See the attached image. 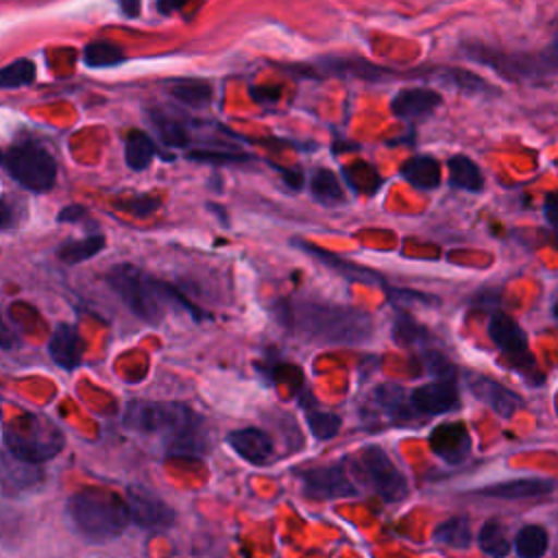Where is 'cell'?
I'll use <instances>...</instances> for the list:
<instances>
[{
    "instance_id": "cell-1",
    "label": "cell",
    "mask_w": 558,
    "mask_h": 558,
    "mask_svg": "<svg viewBox=\"0 0 558 558\" xmlns=\"http://www.w3.org/2000/svg\"><path fill=\"white\" fill-rule=\"evenodd\" d=\"M122 425L140 434L161 436L170 458H203L207 451L205 418L179 401L133 399L124 408Z\"/></svg>"
},
{
    "instance_id": "cell-2",
    "label": "cell",
    "mask_w": 558,
    "mask_h": 558,
    "mask_svg": "<svg viewBox=\"0 0 558 558\" xmlns=\"http://www.w3.org/2000/svg\"><path fill=\"white\" fill-rule=\"evenodd\" d=\"M281 320L292 333L314 344H362L371 340L375 329L371 314L364 310L312 299L283 303Z\"/></svg>"
},
{
    "instance_id": "cell-3",
    "label": "cell",
    "mask_w": 558,
    "mask_h": 558,
    "mask_svg": "<svg viewBox=\"0 0 558 558\" xmlns=\"http://www.w3.org/2000/svg\"><path fill=\"white\" fill-rule=\"evenodd\" d=\"M107 286L118 294L129 310L148 325H157L163 320L168 305H181L192 312L194 318H201V310L190 303L174 286L150 277L146 270L133 264H116L105 272Z\"/></svg>"
},
{
    "instance_id": "cell-4",
    "label": "cell",
    "mask_w": 558,
    "mask_h": 558,
    "mask_svg": "<svg viewBox=\"0 0 558 558\" xmlns=\"http://www.w3.org/2000/svg\"><path fill=\"white\" fill-rule=\"evenodd\" d=\"M65 514L72 527L92 543H107L120 536L131 523L129 501L105 488H83L70 495Z\"/></svg>"
},
{
    "instance_id": "cell-5",
    "label": "cell",
    "mask_w": 558,
    "mask_h": 558,
    "mask_svg": "<svg viewBox=\"0 0 558 558\" xmlns=\"http://www.w3.org/2000/svg\"><path fill=\"white\" fill-rule=\"evenodd\" d=\"M2 442L20 460L41 464L63 449L61 429L41 414H24L2 425Z\"/></svg>"
},
{
    "instance_id": "cell-6",
    "label": "cell",
    "mask_w": 558,
    "mask_h": 558,
    "mask_svg": "<svg viewBox=\"0 0 558 558\" xmlns=\"http://www.w3.org/2000/svg\"><path fill=\"white\" fill-rule=\"evenodd\" d=\"M2 168L28 192L44 194L57 181V159L37 140H22L2 153Z\"/></svg>"
},
{
    "instance_id": "cell-7",
    "label": "cell",
    "mask_w": 558,
    "mask_h": 558,
    "mask_svg": "<svg viewBox=\"0 0 558 558\" xmlns=\"http://www.w3.org/2000/svg\"><path fill=\"white\" fill-rule=\"evenodd\" d=\"M349 466L353 471V477L360 480L375 495H379L386 504H397L408 497L405 475L395 466V462L379 445L362 447L349 460Z\"/></svg>"
},
{
    "instance_id": "cell-8",
    "label": "cell",
    "mask_w": 558,
    "mask_h": 558,
    "mask_svg": "<svg viewBox=\"0 0 558 558\" xmlns=\"http://www.w3.org/2000/svg\"><path fill=\"white\" fill-rule=\"evenodd\" d=\"M294 475L301 484V490L314 499H340L357 493L355 477L347 458L333 464L301 469Z\"/></svg>"
},
{
    "instance_id": "cell-9",
    "label": "cell",
    "mask_w": 558,
    "mask_h": 558,
    "mask_svg": "<svg viewBox=\"0 0 558 558\" xmlns=\"http://www.w3.org/2000/svg\"><path fill=\"white\" fill-rule=\"evenodd\" d=\"M488 336L501 351V355L510 362L512 368L521 371L525 377H534L536 381L543 379L541 373H536L534 357L527 349V338L517 320H512L508 314H493L488 320Z\"/></svg>"
},
{
    "instance_id": "cell-10",
    "label": "cell",
    "mask_w": 558,
    "mask_h": 558,
    "mask_svg": "<svg viewBox=\"0 0 558 558\" xmlns=\"http://www.w3.org/2000/svg\"><path fill=\"white\" fill-rule=\"evenodd\" d=\"M410 401H412L416 414H423V416H434V414H445V412L456 410L460 405L456 377L453 375H436V379L414 388L410 392Z\"/></svg>"
},
{
    "instance_id": "cell-11",
    "label": "cell",
    "mask_w": 558,
    "mask_h": 558,
    "mask_svg": "<svg viewBox=\"0 0 558 558\" xmlns=\"http://www.w3.org/2000/svg\"><path fill=\"white\" fill-rule=\"evenodd\" d=\"M126 501L131 510V521L146 530H166L174 525V510L168 508L157 495L142 486H131L126 490Z\"/></svg>"
},
{
    "instance_id": "cell-12",
    "label": "cell",
    "mask_w": 558,
    "mask_h": 558,
    "mask_svg": "<svg viewBox=\"0 0 558 558\" xmlns=\"http://www.w3.org/2000/svg\"><path fill=\"white\" fill-rule=\"evenodd\" d=\"M429 447L445 462L458 464L471 453V434L464 423H440L429 432Z\"/></svg>"
},
{
    "instance_id": "cell-13",
    "label": "cell",
    "mask_w": 558,
    "mask_h": 558,
    "mask_svg": "<svg viewBox=\"0 0 558 558\" xmlns=\"http://www.w3.org/2000/svg\"><path fill=\"white\" fill-rule=\"evenodd\" d=\"M469 390L484 401L493 412H497L501 418H510L519 408H521V399L519 395H514L510 388H506L504 384L486 377V375H469Z\"/></svg>"
},
{
    "instance_id": "cell-14",
    "label": "cell",
    "mask_w": 558,
    "mask_h": 558,
    "mask_svg": "<svg viewBox=\"0 0 558 558\" xmlns=\"http://www.w3.org/2000/svg\"><path fill=\"white\" fill-rule=\"evenodd\" d=\"M229 447L248 464H266L275 456L272 438L259 427H242L227 434Z\"/></svg>"
},
{
    "instance_id": "cell-15",
    "label": "cell",
    "mask_w": 558,
    "mask_h": 558,
    "mask_svg": "<svg viewBox=\"0 0 558 558\" xmlns=\"http://www.w3.org/2000/svg\"><path fill=\"white\" fill-rule=\"evenodd\" d=\"M442 102V96L429 87H408L395 94L390 100V111L401 120H418L436 111Z\"/></svg>"
},
{
    "instance_id": "cell-16",
    "label": "cell",
    "mask_w": 558,
    "mask_h": 558,
    "mask_svg": "<svg viewBox=\"0 0 558 558\" xmlns=\"http://www.w3.org/2000/svg\"><path fill=\"white\" fill-rule=\"evenodd\" d=\"M368 403L377 410L379 416H386V418H390L397 425L405 423L416 412L412 401H410V395H405V390L399 384H392V381L379 384L371 392Z\"/></svg>"
},
{
    "instance_id": "cell-17",
    "label": "cell",
    "mask_w": 558,
    "mask_h": 558,
    "mask_svg": "<svg viewBox=\"0 0 558 558\" xmlns=\"http://www.w3.org/2000/svg\"><path fill=\"white\" fill-rule=\"evenodd\" d=\"M48 355L63 371H74L81 364L83 344H81V336L74 325L59 323L54 327V331L50 333V340H48Z\"/></svg>"
},
{
    "instance_id": "cell-18",
    "label": "cell",
    "mask_w": 558,
    "mask_h": 558,
    "mask_svg": "<svg viewBox=\"0 0 558 558\" xmlns=\"http://www.w3.org/2000/svg\"><path fill=\"white\" fill-rule=\"evenodd\" d=\"M554 486L556 482L547 477H519V480H508V482L477 488L475 493L484 497H497V499H530V497H541L551 493Z\"/></svg>"
},
{
    "instance_id": "cell-19",
    "label": "cell",
    "mask_w": 558,
    "mask_h": 558,
    "mask_svg": "<svg viewBox=\"0 0 558 558\" xmlns=\"http://www.w3.org/2000/svg\"><path fill=\"white\" fill-rule=\"evenodd\" d=\"M425 78H432L440 85H447L451 89H458L469 96H488L495 94V87L486 83L482 76L462 70V68H432L429 72H423Z\"/></svg>"
},
{
    "instance_id": "cell-20",
    "label": "cell",
    "mask_w": 558,
    "mask_h": 558,
    "mask_svg": "<svg viewBox=\"0 0 558 558\" xmlns=\"http://www.w3.org/2000/svg\"><path fill=\"white\" fill-rule=\"evenodd\" d=\"M294 244H299L305 253H310L312 257H316L320 264L329 266L331 270H336V272H340V275L353 279V281H373V283H381V286H384V281H379L381 277H379L377 272L368 270V268H362V266H357V264H353V262H347V259H342V257H338V255H333V253H329V251H325V248H320V246H314V244H310V242H303V240H294Z\"/></svg>"
},
{
    "instance_id": "cell-21",
    "label": "cell",
    "mask_w": 558,
    "mask_h": 558,
    "mask_svg": "<svg viewBox=\"0 0 558 558\" xmlns=\"http://www.w3.org/2000/svg\"><path fill=\"white\" fill-rule=\"evenodd\" d=\"M320 70L325 74H338V76H353V78H362V81H381L390 74V70L386 68H379L371 61H364V59H338V57H331V59H323L318 61Z\"/></svg>"
},
{
    "instance_id": "cell-22",
    "label": "cell",
    "mask_w": 558,
    "mask_h": 558,
    "mask_svg": "<svg viewBox=\"0 0 558 558\" xmlns=\"http://www.w3.org/2000/svg\"><path fill=\"white\" fill-rule=\"evenodd\" d=\"M41 480V471L37 469L35 462H26L15 458L13 453H9L4 449L2 453V486L4 493H9V488H33L37 482Z\"/></svg>"
},
{
    "instance_id": "cell-23",
    "label": "cell",
    "mask_w": 558,
    "mask_h": 558,
    "mask_svg": "<svg viewBox=\"0 0 558 558\" xmlns=\"http://www.w3.org/2000/svg\"><path fill=\"white\" fill-rule=\"evenodd\" d=\"M401 177L418 190H434L440 185V163L432 155H416L401 166Z\"/></svg>"
},
{
    "instance_id": "cell-24",
    "label": "cell",
    "mask_w": 558,
    "mask_h": 558,
    "mask_svg": "<svg viewBox=\"0 0 558 558\" xmlns=\"http://www.w3.org/2000/svg\"><path fill=\"white\" fill-rule=\"evenodd\" d=\"M150 120H153V126H155L159 140L163 144H168V146L183 148L192 140L190 137V129L185 124L187 120L179 118L177 113H170V111H163V109H153L150 111Z\"/></svg>"
},
{
    "instance_id": "cell-25",
    "label": "cell",
    "mask_w": 558,
    "mask_h": 558,
    "mask_svg": "<svg viewBox=\"0 0 558 558\" xmlns=\"http://www.w3.org/2000/svg\"><path fill=\"white\" fill-rule=\"evenodd\" d=\"M157 153H159V148H157L155 140L148 133H144L140 129H133V131L126 133V137H124V159H126V166L131 170H146Z\"/></svg>"
},
{
    "instance_id": "cell-26",
    "label": "cell",
    "mask_w": 558,
    "mask_h": 558,
    "mask_svg": "<svg viewBox=\"0 0 558 558\" xmlns=\"http://www.w3.org/2000/svg\"><path fill=\"white\" fill-rule=\"evenodd\" d=\"M168 94L187 107H205L211 100V85L203 78H172L168 81Z\"/></svg>"
},
{
    "instance_id": "cell-27",
    "label": "cell",
    "mask_w": 558,
    "mask_h": 558,
    "mask_svg": "<svg viewBox=\"0 0 558 558\" xmlns=\"http://www.w3.org/2000/svg\"><path fill=\"white\" fill-rule=\"evenodd\" d=\"M449 168V183L466 190V192H480L484 187V174L477 168V163L466 155H453L447 161Z\"/></svg>"
},
{
    "instance_id": "cell-28",
    "label": "cell",
    "mask_w": 558,
    "mask_h": 558,
    "mask_svg": "<svg viewBox=\"0 0 558 558\" xmlns=\"http://www.w3.org/2000/svg\"><path fill=\"white\" fill-rule=\"evenodd\" d=\"M105 246H107V240L102 233H89L78 240H65L57 248V257L65 264H81V262H87L89 257L98 255Z\"/></svg>"
},
{
    "instance_id": "cell-29",
    "label": "cell",
    "mask_w": 558,
    "mask_h": 558,
    "mask_svg": "<svg viewBox=\"0 0 558 558\" xmlns=\"http://www.w3.org/2000/svg\"><path fill=\"white\" fill-rule=\"evenodd\" d=\"M310 187H312V196L325 207H336V205H342L347 201L338 177L327 168L314 170Z\"/></svg>"
},
{
    "instance_id": "cell-30",
    "label": "cell",
    "mask_w": 558,
    "mask_h": 558,
    "mask_svg": "<svg viewBox=\"0 0 558 558\" xmlns=\"http://www.w3.org/2000/svg\"><path fill=\"white\" fill-rule=\"evenodd\" d=\"M301 405H303V412H305V418H307V427L318 440H329L340 432L342 421H340L338 414L318 410L312 399H301Z\"/></svg>"
},
{
    "instance_id": "cell-31",
    "label": "cell",
    "mask_w": 558,
    "mask_h": 558,
    "mask_svg": "<svg viewBox=\"0 0 558 558\" xmlns=\"http://www.w3.org/2000/svg\"><path fill=\"white\" fill-rule=\"evenodd\" d=\"M392 336L397 340V344L408 347V349H416V351H427V342H429V333L423 325H418L416 320H412L408 314H397L395 327H392Z\"/></svg>"
},
{
    "instance_id": "cell-32",
    "label": "cell",
    "mask_w": 558,
    "mask_h": 558,
    "mask_svg": "<svg viewBox=\"0 0 558 558\" xmlns=\"http://www.w3.org/2000/svg\"><path fill=\"white\" fill-rule=\"evenodd\" d=\"M434 541L447 547L466 549L471 545V525L466 517H451L434 530Z\"/></svg>"
},
{
    "instance_id": "cell-33",
    "label": "cell",
    "mask_w": 558,
    "mask_h": 558,
    "mask_svg": "<svg viewBox=\"0 0 558 558\" xmlns=\"http://www.w3.org/2000/svg\"><path fill=\"white\" fill-rule=\"evenodd\" d=\"M126 59L124 50L111 41H92L83 50V63L87 68H113Z\"/></svg>"
},
{
    "instance_id": "cell-34",
    "label": "cell",
    "mask_w": 558,
    "mask_h": 558,
    "mask_svg": "<svg viewBox=\"0 0 558 558\" xmlns=\"http://www.w3.org/2000/svg\"><path fill=\"white\" fill-rule=\"evenodd\" d=\"M547 530L541 525H523L514 536V551L521 558H538L547 551Z\"/></svg>"
},
{
    "instance_id": "cell-35",
    "label": "cell",
    "mask_w": 558,
    "mask_h": 558,
    "mask_svg": "<svg viewBox=\"0 0 558 558\" xmlns=\"http://www.w3.org/2000/svg\"><path fill=\"white\" fill-rule=\"evenodd\" d=\"M477 545L484 554L488 556H495V558H501V556H508L510 554V541L506 536V530L499 521L490 519L482 525L480 534H477Z\"/></svg>"
},
{
    "instance_id": "cell-36",
    "label": "cell",
    "mask_w": 558,
    "mask_h": 558,
    "mask_svg": "<svg viewBox=\"0 0 558 558\" xmlns=\"http://www.w3.org/2000/svg\"><path fill=\"white\" fill-rule=\"evenodd\" d=\"M342 172H344L347 183H349L355 192H362V194H375V190L381 185V177L377 174V170H375L371 163L357 161V163L344 166V168H342Z\"/></svg>"
},
{
    "instance_id": "cell-37",
    "label": "cell",
    "mask_w": 558,
    "mask_h": 558,
    "mask_svg": "<svg viewBox=\"0 0 558 558\" xmlns=\"http://www.w3.org/2000/svg\"><path fill=\"white\" fill-rule=\"evenodd\" d=\"M35 81V63L31 59H15L0 70V87L15 89Z\"/></svg>"
},
{
    "instance_id": "cell-38",
    "label": "cell",
    "mask_w": 558,
    "mask_h": 558,
    "mask_svg": "<svg viewBox=\"0 0 558 558\" xmlns=\"http://www.w3.org/2000/svg\"><path fill=\"white\" fill-rule=\"evenodd\" d=\"M194 161H203V163H211V166H225V163H242V161H251L253 155L248 153H240V150H231V148H194L187 155Z\"/></svg>"
},
{
    "instance_id": "cell-39",
    "label": "cell",
    "mask_w": 558,
    "mask_h": 558,
    "mask_svg": "<svg viewBox=\"0 0 558 558\" xmlns=\"http://www.w3.org/2000/svg\"><path fill=\"white\" fill-rule=\"evenodd\" d=\"M124 207H129V211H135V214H146V211H153L157 205H159V201L157 198H153V196H137V198H133V201H126V203H122Z\"/></svg>"
},
{
    "instance_id": "cell-40",
    "label": "cell",
    "mask_w": 558,
    "mask_h": 558,
    "mask_svg": "<svg viewBox=\"0 0 558 558\" xmlns=\"http://www.w3.org/2000/svg\"><path fill=\"white\" fill-rule=\"evenodd\" d=\"M545 218L549 220V225L556 231V242H558V192L547 194L545 198Z\"/></svg>"
},
{
    "instance_id": "cell-41",
    "label": "cell",
    "mask_w": 558,
    "mask_h": 558,
    "mask_svg": "<svg viewBox=\"0 0 558 558\" xmlns=\"http://www.w3.org/2000/svg\"><path fill=\"white\" fill-rule=\"evenodd\" d=\"M277 170L281 172V179H283V183H286L290 190L299 192V190L303 187V174H301L299 168H277Z\"/></svg>"
},
{
    "instance_id": "cell-42",
    "label": "cell",
    "mask_w": 558,
    "mask_h": 558,
    "mask_svg": "<svg viewBox=\"0 0 558 558\" xmlns=\"http://www.w3.org/2000/svg\"><path fill=\"white\" fill-rule=\"evenodd\" d=\"M85 216H87V209H85V207H81V205H68V207H63V209L59 211L57 220H59V222H76V220H81V218H85Z\"/></svg>"
},
{
    "instance_id": "cell-43",
    "label": "cell",
    "mask_w": 558,
    "mask_h": 558,
    "mask_svg": "<svg viewBox=\"0 0 558 558\" xmlns=\"http://www.w3.org/2000/svg\"><path fill=\"white\" fill-rule=\"evenodd\" d=\"M545 54H547V61H549L551 72L556 74V72H558V31L554 33L551 41L545 46Z\"/></svg>"
},
{
    "instance_id": "cell-44",
    "label": "cell",
    "mask_w": 558,
    "mask_h": 558,
    "mask_svg": "<svg viewBox=\"0 0 558 558\" xmlns=\"http://www.w3.org/2000/svg\"><path fill=\"white\" fill-rule=\"evenodd\" d=\"M116 2H118L120 13H124L126 17H135V15H140L142 0H116Z\"/></svg>"
},
{
    "instance_id": "cell-45",
    "label": "cell",
    "mask_w": 558,
    "mask_h": 558,
    "mask_svg": "<svg viewBox=\"0 0 558 558\" xmlns=\"http://www.w3.org/2000/svg\"><path fill=\"white\" fill-rule=\"evenodd\" d=\"M185 2H187V0H155V7H157V11H159V13L170 15V13L179 11Z\"/></svg>"
},
{
    "instance_id": "cell-46",
    "label": "cell",
    "mask_w": 558,
    "mask_h": 558,
    "mask_svg": "<svg viewBox=\"0 0 558 558\" xmlns=\"http://www.w3.org/2000/svg\"><path fill=\"white\" fill-rule=\"evenodd\" d=\"M551 312H554V316L558 318V292L554 294V301H551Z\"/></svg>"
}]
</instances>
